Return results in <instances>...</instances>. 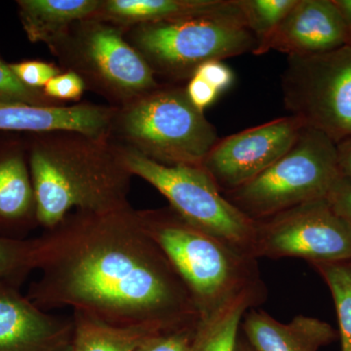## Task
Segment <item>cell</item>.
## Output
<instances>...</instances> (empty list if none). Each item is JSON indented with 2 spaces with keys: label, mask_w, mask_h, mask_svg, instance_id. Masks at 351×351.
I'll list each match as a JSON object with an SVG mask.
<instances>
[{
  "label": "cell",
  "mask_w": 351,
  "mask_h": 351,
  "mask_svg": "<svg viewBox=\"0 0 351 351\" xmlns=\"http://www.w3.org/2000/svg\"><path fill=\"white\" fill-rule=\"evenodd\" d=\"M350 31L332 0H297L278 27L258 44L255 55L270 50L313 56L350 45Z\"/></svg>",
  "instance_id": "obj_13"
},
{
  "label": "cell",
  "mask_w": 351,
  "mask_h": 351,
  "mask_svg": "<svg viewBox=\"0 0 351 351\" xmlns=\"http://www.w3.org/2000/svg\"><path fill=\"white\" fill-rule=\"evenodd\" d=\"M186 90L193 105L203 112L213 105L219 96V92L213 86L197 75L191 76L186 84Z\"/></svg>",
  "instance_id": "obj_29"
},
{
  "label": "cell",
  "mask_w": 351,
  "mask_h": 351,
  "mask_svg": "<svg viewBox=\"0 0 351 351\" xmlns=\"http://www.w3.org/2000/svg\"><path fill=\"white\" fill-rule=\"evenodd\" d=\"M341 179L336 143L322 132L304 126L276 162L223 195L245 216L260 221L327 198Z\"/></svg>",
  "instance_id": "obj_7"
},
{
  "label": "cell",
  "mask_w": 351,
  "mask_h": 351,
  "mask_svg": "<svg viewBox=\"0 0 351 351\" xmlns=\"http://www.w3.org/2000/svg\"><path fill=\"white\" fill-rule=\"evenodd\" d=\"M124 36L156 78L178 84L189 82L208 61L255 54L258 45L239 0H221L206 12L132 25Z\"/></svg>",
  "instance_id": "obj_4"
},
{
  "label": "cell",
  "mask_w": 351,
  "mask_h": 351,
  "mask_svg": "<svg viewBox=\"0 0 351 351\" xmlns=\"http://www.w3.org/2000/svg\"><path fill=\"white\" fill-rule=\"evenodd\" d=\"M199 319L158 332L144 341L136 351H191Z\"/></svg>",
  "instance_id": "obj_25"
},
{
  "label": "cell",
  "mask_w": 351,
  "mask_h": 351,
  "mask_svg": "<svg viewBox=\"0 0 351 351\" xmlns=\"http://www.w3.org/2000/svg\"><path fill=\"white\" fill-rule=\"evenodd\" d=\"M253 256L308 263L351 258V228L328 198L311 201L256 221Z\"/></svg>",
  "instance_id": "obj_10"
},
{
  "label": "cell",
  "mask_w": 351,
  "mask_h": 351,
  "mask_svg": "<svg viewBox=\"0 0 351 351\" xmlns=\"http://www.w3.org/2000/svg\"><path fill=\"white\" fill-rule=\"evenodd\" d=\"M39 226L75 211L107 213L131 206L133 175L108 137L75 131L25 134Z\"/></svg>",
  "instance_id": "obj_2"
},
{
  "label": "cell",
  "mask_w": 351,
  "mask_h": 351,
  "mask_svg": "<svg viewBox=\"0 0 351 351\" xmlns=\"http://www.w3.org/2000/svg\"><path fill=\"white\" fill-rule=\"evenodd\" d=\"M221 0H101L93 18L123 27L206 12Z\"/></svg>",
  "instance_id": "obj_18"
},
{
  "label": "cell",
  "mask_w": 351,
  "mask_h": 351,
  "mask_svg": "<svg viewBox=\"0 0 351 351\" xmlns=\"http://www.w3.org/2000/svg\"><path fill=\"white\" fill-rule=\"evenodd\" d=\"M137 215L186 284L201 319L244 295L267 300L257 258L189 225L170 207L137 210Z\"/></svg>",
  "instance_id": "obj_3"
},
{
  "label": "cell",
  "mask_w": 351,
  "mask_h": 351,
  "mask_svg": "<svg viewBox=\"0 0 351 351\" xmlns=\"http://www.w3.org/2000/svg\"><path fill=\"white\" fill-rule=\"evenodd\" d=\"M350 36H351V32H350ZM350 45H351V38H350Z\"/></svg>",
  "instance_id": "obj_34"
},
{
  "label": "cell",
  "mask_w": 351,
  "mask_h": 351,
  "mask_svg": "<svg viewBox=\"0 0 351 351\" xmlns=\"http://www.w3.org/2000/svg\"><path fill=\"white\" fill-rule=\"evenodd\" d=\"M38 239L0 237V281L22 285L38 269Z\"/></svg>",
  "instance_id": "obj_22"
},
{
  "label": "cell",
  "mask_w": 351,
  "mask_h": 351,
  "mask_svg": "<svg viewBox=\"0 0 351 351\" xmlns=\"http://www.w3.org/2000/svg\"><path fill=\"white\" fill-rule=\"evenodd\" d=\"M119 147L131 174L165 196L171 209L186 223L254 257L256 221L226 199L202 166L163 165Z\"/></svg>",
  "instance_id": "obj_8"
},
{
  "label": "cell",
  "mask_w": 351,
  "mask_h": 351,
  "mask_svg": "<svg viewBox=\"0 0 351 351\" xmlns=\"http://www.w3.org/2000/svg\"><path fill=\"white\" fill-rule=\"evenodd\" d=\"M108 138L167 166H202L219 140L213 124L189 100L186 85L178 83H160L117 108Z\"/></svg>",
  "instance_id": "obj_5"
},
{
  "label": "cell",
  "mask_w": 351,
  "mask_h": 351,
  "mask_svg": "<svg viewBox=\"0 0 351 351\" xmlns=\"http://www.w3.org/2000/svg\"><path fill=\"white\" fill-rule=\"evenodd\" d=\"M341 179L351 184V137L337 145Z\"/></svg>",
  "instance_id": "obj_31"
},
{
  "label": "cell",
  "mask_w": 351,
  "mask_h": 351,
  "mask_svg": "<svg viewBox=\"0 0 351 351\" xmlns=\"http://www.w3.org/2000/svg\"><path fill=\"white\" fill-rule=\"evenodd\" d=\"M327 198L351 228V184L345 180H339Z\"/></svg>",
  "instance_id": "obj_30"
},
{
  "label": "cell",
  "mask_w": 351,
  "mask_h": 351,
  "mask_svg": "<svg viewBox=\"0 0 351 351\" xmlns=\"http://www.w3.org/2000/svg\"><path fill=\"white\" fill-rule=\"evenodd\" d=\"M38 226L27 135L0 132V237L25 239Z\"/></svg>",
  "instance_id": "obj_14"
},
{
  "label": "cell",
  "mask_w": 351,
  "mask_h": 351,
  "mask_svg": "<svg viewBox=\"0 0 351 351\" xmlns=\"http://www.w3.org/2000/svg\"><path fill=\"white\" fill-rule=\"evenodd\" d=\"M235 351H256L254 350L253 346L249 343V341H247V339L245 338L241 331L239 332V338H237Z\"/></svg>",
  "instance_id": "obj_33"
},
{
  "label": "cell",
  "mask_w": 351,
  "mask_h": 351,
  "mask_svg": "<svg viewBox=\"0 0 351 351\" xmlns=\"http://www.w3.org/2000/svg\"><path fill=\"white\" fill-rule=\"evenodd\" d=\"M239 2L247 25L260 44L276 31L297 0H239Z\"/></svg>",
  "instance_id": "obj_23"
},
{
  "label": "cell",
  "mask_w": 351,
  "mask_h": 351,
  "mask_svg": "<svg viewBox=\"0 0 351 351\" xmlns=\"http://www.w3.org/2000/svg\"><path fill=\"white\" fill-rule=\"evenodd\" d=\"M281 87L285 108L304 126L337 145L351 137V45L288 57Z\"/></svg>",
  "instance_id": "obj_9"
},
{
  "label": "cell",
  "mask_w": 351,
  "mask_h": 351,
  "mask_svg": "<svg viewBox=\"0 0 351 351\" xmlns=\"http://www.w3.org/2000/svg\"><path fill=\"white\" fill-rule=\"evenodd\" d=\"M304 127L301 120L290 115L219 138L202 167L221 193L233 191L285 154Z\"/></svg>",
  "instance_id": "obj_11"
},
{
  "label": "cell",
  "mask_w": 351,
  "mask_h": 351,
  "mask_svg": "<svg viewBox=\"0 0 351 351\" xmlns=\"http://www.w3.org/2000/svg\"><path fill=\"white\" fill-rule=\"evenodd\" d=\"M265 299L244 295L210 317L199 319L191 351H235L242 318Z\"/></svg>",
  "instance_id": "obj_20"
},
{
  "label": "cell",
  "mask_w": 351,
  "mask_h": 351,
  "mask_svg": "<svg viewBox=\"0 0 351 351\" xmlns=\"http://www.w3.org/2000/svg\"><path fill=\"white\" fill-rule=\"evenodd\" d=\"M0 281V351H71L73 319L44 311Z\"/></svg>",
  "instance_id": "obj_12"
},
{
  "label": "cell",
  "mask_w": 351,
  "mask_h": 351,
  "mask_svg": "<svg viewBox=\"0 0 351 351\" xmlns=\"http://www.w3.org/2000/svg\"><path fill=\"white\" fill-rule=\"evenodd\" d=\"M240 331L256 351H318L339 337L329 323L318 318L297 315L282 323L257 307L244 314Z\"/></svg>",
  "instance_id": "obj_16"
},
{
  "label": "cell",
  "mask_w": 351,
  "mask_h": 351,
  "mask_svg": "<svg viewBox=\"0 0 351 351\" xmlns=\"http://www.w3.org/2000/svg\"><path fill=\"white\" fill-rule=\"evenodd\" d=\"M71 351H136L147 339L164 331L108 324L89 314L73 311Z\"/></svg>",
  "instance_id": "obj_19"
},
{
  "label": "cell",
  "mask_w": 351,
  "mask_h": 351,
  "mask_svg": "<svg viewBox=\"0 0 351 351\" xmlns=\"http://www.w3.org/2000/svg\"><path fill=\"white\" fill-rule=\"evenodd\" d=\"M117 108L82 101L73 105L32 106L0 103V132L38 134L75 131L108 137Z\"/></svg>",
  "instance_id": "obj_15"
},
{
  "label": "cell",
  "mask_w": 351,
  "mask_h": 351,
  "mask_svg": "<svg viewBox=\"0 0 351 351\" xmlns=\"http://www.w3.org/2000/svg\"><path fill=\"white\" fill-rule=\"evenodd\" d=\"M309 265L331 291L338 316L341 351H351V258Z\"/></svg>",
  "instance_id": "obj_21"
},
{
  "label": "cell",
  "mask_w": 351,
  "mask_h": 351,
  "mask_svg": "<svg viewBox=\"0 0 351 351\" xmlns=\"http://www.w3.org/2000/svg\"><path fill=\"white\" fill-rule=\"evenodd\" d=\"M38 239V280L27 298L119 327L168 331L200 318L186 284L147 234L137 210L73 211Z\"/></svg>",
  "instance_id": "obj_1"
},
{
  "label": "cell",
  "mask_w": 351,
  "mask_h": 351,
  "mask_svg": "<svg viewBox=\"0 0 351 351\" xmlns=\"http://www.w3.org/2000/svg\"><path fill=\"white\" fill-rule=\"evenodd\" d=\"M86 91L82 78L73 71H62L53 77L43 92L52 100L68 104V101H80Z\"/></svg>",
  "instance_id": "obj_27"
},
{
  "label": "cell",
  "mask_w": 351,
  "mask_h": 351,
  "mask_svg": "<svg viewBox=\"0 0 351 351\" xmlns=\"http://www.w3.org/2000/svg\"><path fill=\"white\" fill-rule=\"evenodd\" d=\"M351 32V0H332Z\"/></svg>",
  "instance_id": "obj_32"
},
{
  "label": "cell",
  "mask_w": 351,
  "mask_h": 351,
  "mask_svg": "<svg viewBox=\"0 0 351 351\" xmlns=\"http://www.w3.org/2000/svg\"><path fill=\"white\" fill-rule=\"evenodd\" d=\"M16 3L27 39L49 46L71 25L93 17L101 0H17Z\"/></svg>",
  "instance_id": "obj_17"
},
{
  "label": "cell",
  "mask_w": 351,
  "mask_h": 351,
  "mask_svg": "<svg viewBox=\"0 0 351 351\" xmlns=\"http://www.w3.org/2000/svg\"><path fill=\"white\" fill-rule=\"evenodd\" d=\"M124 32L112 23L88 18L71 25L48 48L62 71L76 73L86 91L121 108L160 84Z\"/></svg>",
  "instance_id": "obj_6"
},
{
  "label": "cell",
  "mask_w": 351,
  "mask_h": 351,
  "mask_svg": "<svg viewBox=\"0 0 351 351\" xmlns=\"http://www.w3.org/2000/svg\"><path fill=\"white\" fill-rule=\"evenodd\" d=\"M9 64L16 77L32 89L43 90L53 77L62 73L56 64L41 60H25Z\"/></svg>",
  "instance_id": "obj_26"
},
{
  "label": "cell",
  "mask_w": 351,
  "mask_h": 351,
  "mask_svg": "<svg viewBox=\"0 0 351 351\" xmlns=\"http://www.w3.org/2000/svg\"><path fill=\"white\" fill-rule=\"evenodd\" d=\"M0 103L27 104L32 106H60L61 103L48 98L43 90L32 89L23 84L14 75L10 64L0 55Z\"/></svg>",
  "instance_id": "obj_24"
},
{
  "label": "cell",
  "mask_w": 351,
  "mask_h": 351,
  "mask_svg": "<svg viewBox=\"0 0 351 351\" xmlns=\"http://www.w3.org/2000/svg\"><path fill=\"white\" fill-rule=\"evenodd\" d=\"M213 86L219 94L226 91L234 82V75L223 61L213 60L201 64L195 75Z\"/></svg>",
  "instance_id": "obj_28"
}]
</instances>
